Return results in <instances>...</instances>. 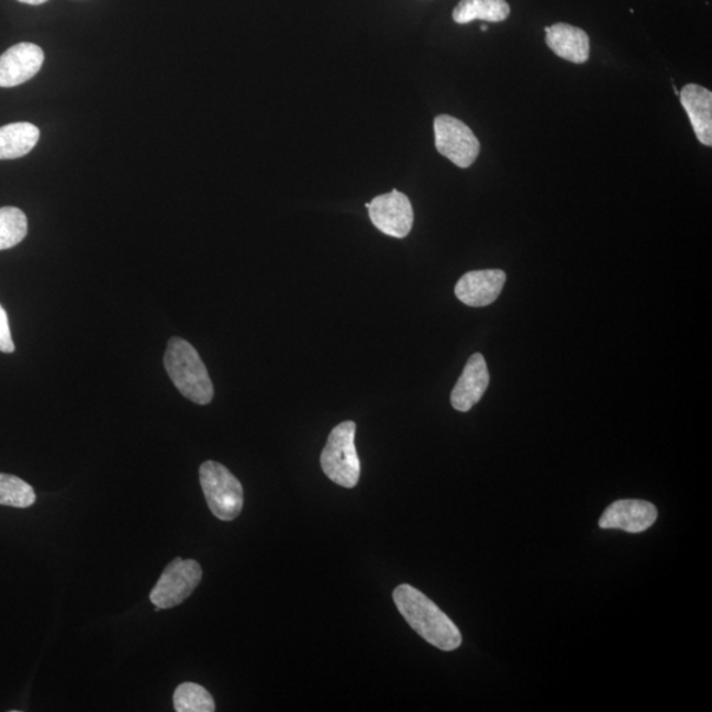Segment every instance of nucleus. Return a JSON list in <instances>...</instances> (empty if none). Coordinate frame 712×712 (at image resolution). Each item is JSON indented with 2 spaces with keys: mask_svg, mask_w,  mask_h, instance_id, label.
<instances>
[{
  "mask_svg": "<svg viewBox=\"0 0 712 712\" xmlns=\"http://www.w3.org/2000/svg\"><path fill=\"white\" fill-rule=\"evenodd\" d=\"M393 602L407 623L429 644L445 652L459 648L458 626L424 593L411 585H401L393 591Z\"/></svg>",
  "mask_w": 712,
  "mask_h": 712,
  "instance_id": "1",
  "label": "nucleus"
},
{
  "mask_svg": "<svg viewBox=\"0 0 712 712\" xmlns=\"http://www.w3.org/2000/svg\"><path fill=\"white\" fill-rule=\"evenodd\" d=\"M165 369L183 398L198 405H208L214 398V387L207 366L188 341L174 336L164 356Z\"/></svg>",
  "mask_w": 712,
  "mask_h": 712,
  "instance_id": "2",
  "label": "nucleus"
},
{
  "mask_svg": "<svg viewBox=\"0 0 712 712\" xmlns=\"http://www.w3.org/2000/svg\"><path fill=\"white\" fill-rule=\"evenodd\" d=\"M356 425L354 421L342 422L330 433L327 444L321 454V467L335 485L353 488L360 477V460L355 446Z\"/></svg>",
  "mask_w": 712,
  "mask_h": 712,
  "instance_id": "3",
  "label": "nucleus"
},
{
  "mask_svg": "<svg viewBox=\"0 0 712 712\" xmlns=\"http://www.w3.org/2000/svg\"><path fill=\"white\" fill-rule=\"evenodd\" d=\"M200 481L210 511L215 518L231 521L240 516L243 487L226 467L214 460L204 461L200 467Z\"/></svg>",
  "mask_w": 712,
  "mask_h": 712,
  "instance_id": "4",
  "label": "nucleus"
},
{
  "mask_svg": "<svg viewBox=\"0 0 712 712\" xmlns=\"http://www.w3.org/2000/svg\"><path fill=\"white\" fill-rule=\"evenodd\" d=\"M202 569L193 559L176 558L167 566L151 591V602L160 610L174 609L200 585Z\"/></svg>",
  "mask_w": 712,
  "mask_h": 712,
  "instance_id": "5",
  "label": "nucleus"
},
{
  "mask_svg": "<svg viewBox=\"0 0 712 712\" xmlns=\"http://www.w3.org/2000/svg\"><path fill=\"white\" fill-rule=\"evenodd\" d=\"M435 148L459 168H468L480 152L478 137L467 124L452 115L434 119Z\"/></svg>",
  "mask_w": 712,
  "mask_h": 712,
  "instance_id": "6",
  "label": "nucleus"
},
{
  "mask_svg": "<svg viewBox=\"0 0 712 712\" xmlns=\"http://www.w3.org/2000/svg\"><path fill=\"white\" fill-rule=\"evenodd\" d=\"M374 226L392 237H405L413 227L414 214L411 201L399 190L375 197L366 203Z\"/></svg>",
  "mask_w": 712,
  "mask_h": 712,
  "instance_id": "7",
  "label": "nucleus"
},
{
  "mask_svg": "<svg viewBox=\"0 0 712 712\" xmlns=\"http://www.w3.org/2000/svg\"><path fill=\"white\" fill-rule=\"evenodd\" d=\"M657 508L645 500H618L599 519L602 530H619L628 533L648 531L657 521Z\"/></svg>",
  "mask_w": 712,
  "mask_h": 712,
  "instance_id": "8",
  "label": "nucleus"
},
{
  "mask_svg": "<svg viewBox=\"0 0 712 712\" xmlns=\"http://www.w3.org/2000/svg\"><path fill=\"white\" fill-rule=\"evenodd\" d=\"M44 64L38 45L20 43L0 56V88H15L35 77Z\"/></svg>",
  "mask_w": 712,
  "mask_h": 712,
  "instance_id": "9",
  "label": "nucleus"
},
{
  "mask_svg": "<svg viewBox=\"0 0 712 712\" xmlns=\"http://www.w3.org/2000/svg\"><path fill=\"white\" fill-rule=\"evenodd\" d=\"M507 275L500 269L471 270L455 286V296L467 307L483 308L499 299Z\"/></svg>",
  "mask_w": 712,
  "mask_h": 712,
  "instance_id": "10",
  "label": "nucleus"
},
{
  "mask_svg": "<svg viewBox=\"0 0 712 712\" xmlns=\"http://www.w3.org/2000/svg\"><path fill=\"white\" fill-rule=\"evenodd\" d=\"M488 385H490V372L485 356L479 353L474 354L453 389L450 396L453 408L458 412L470 411L483 398Z\"/></svg>",
  "mask_w": 712,
  "mask_h": 712,
  "instance_id": "11",
  "label": "nucleus"
},
{
  "mask_svg": "<svg viewBox=\"0 0 712 712\" xmlns=\"http://www.w3.org/2000/svg\"><path fill=\"white\" fill-rule=\"evenodd\" d=\"M682 108L690 119L698 141L712 145V92L701 85L689 84L679 92Z\"/></svg>",
  "mask_w": 712,
  "mask_h": 712,
  "instance_id": "12",
  "label": "nucleus"
},
{
  "mask_svg": "<svg viewBox=\"0 0 712 712\" xmlns=\"http://www.w3.org/2000/svg\"><path fill=\"white\" fill-rule=\"evenodd\" d=\"M546 44L559 58L585 64L590 57V38L583 30L566 23L546 26Z\"/></svg>",
  "mask_w": 712,
  "mask_h": 712,
  "instance_id": "13",
  "label": "nucleus"
},
{
  "mask_svg": "<svg viewBox=\"0 0 712 712\" xmlns=\"http://www.w3.org/2000/svg\"><path fill=\"white\" fill-rule=\"evenodd\" d=\"M40 130L31 123H12L0 127V160L23 157L35 148Z\"/></svg>",
  "mask_w": 712,
  "mask_h": 712,
  "instance_id": "14",
  "label": "nucleus"
},
{
  "mask_svg": "<svg viewBox=\"0 0 712 712\" xmlns=\"http://www.w3.org/2000/svg\"><path fill=\"white\" fill-rule=\"evenodd\" d=\"M511 9L507 0H460L453 11L455 23L467 24L474 20L500 23L510 16Z\"/></svg>",
  "mask_w": 712,
  "mask_h": 712,
  "instance_id": "15",
  "label": "nucleus"
},
{
  "mask_svg": "<svg viewBox=\"0 0 712 712\" xmlns=\"http://www.w3.org/2000/svg\"><path fill=\"white\" fill-rule=\"evenodd\" d=\"M177 712H213L215 702L210 692L197 683H182L178 686L174 696Z\"/></svg>",
  "mask_w": 712,
  "mask_h": 712,
  "instance_id": "16",
  "label": "nucleus"
},
{
  "mask_svg": "<svg viewBox=\"0 0 712 712\" xmlns=\"http://www.w3.org/2000/svg\"><path fill=\"white\" fill-rule=\"evenodd\" d=\"M29 234V221L18 208H0V251L15 247Z\"/></svg>",
  "mask_w": 712,
  "mask_h": 712,
  "instance_id": "17",
  "label": "nucleus"
},
{
  "mask_svg": "<svg viewBox=\"0 0 712 712\" xmlns=\"http://www.w3.org/2000/svg\"><path fill=\"white\" fill-rule=\"evenodd\" d=\"M36 501L33 488L15 475L0 474V505L29 508Z\"/></svg>",
  "mask_w": 712,
  "mask_h": 712,
  "instance_id": "18",
  "label": "nucleus"
},
{
  "mask_svg": "<svg viewBox=\"0 0 712 712\" xmlns=\"http://www.w3.org/2000/svg\"><path fill=\"white\" fill-rule=\"evenodd\" d=\"M0 352L5 354L15 352V345H13L9 325V316H7L2 305H0Z\"/></svg>",
  "mask_w": 712,
  "mask_h": 712,
  "instance_id": "19",
  "label": "nucleus"
},
{
  "mask_svg": "<svg viewBox=\"0 0 712 712\" xmlns=\"http://www.w3.org/2000/svg\"><path fill=\"white\" fill-rule=\"evenodd\" d=\"M18 2L30 5H40L48 2V0H18Z\"/></svg>",
  "mask_w": 712,
  "mask_h": 712,
  "instance_id": "20",
  "label": "nucleus"
},
{
  "mask_svg": "<svg viewBox=\"0 0 712 712\" xmlns=\"http://www.w3.org/2000/svg\"><path fill=\"white\" fill-rule=\"evenodd\" d=\"M480 30L483 31V32H485V31H488V26H487V25H481V26H480Z\"/></svg>",
  "mask_w": 712,
  "mask_h": 712,
  "instance_id": "21",
  "label": "nucleus"
}]
</instances>
